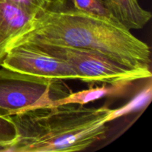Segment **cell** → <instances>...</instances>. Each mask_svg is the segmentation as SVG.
Listing matches in <instances>:
<instances>
[{"label": "cell", "instance_id": "7", "mask_svg": "<svg viewBox=\"0 0 152 152\" xmlns=\"http://www.w3.org/2000/svg\"><path fill=\"white\" fill-rule=\"evenodd\" d=\"M116 19L129 30L143 28L151 19V12L142 8L138 0H103Z\"/></svg>", "mask_w": 152, "mask_h": 152}, {"label": "cell", "instance_id": "5", "mask_svg": "<svg viewBox=\"0 0 152 152\" xmlns=\"http://www.w3.org/2000/svg\"><path fill=\"white\" fill-rule=\"evenodd\" d=\"M1 67L42 78L79 80L77 73L64 61L31 44L19 45L10 48Z\"/></svg>", "mask_w": 152, "mask_h": 152}, {"label": "cell", "instance_id": "8", "mask_svg": "<svg viewBox=\"0 0 152 152\" xmlns=\"http://www.w3.org/2000/svg\"><path fill=\"white\" fill-rule=\"evenodd\" d=\"M134 83H122L118 84H103L102 87L91 88L80 91L55 99L49 105H65V104H79L86 105L105 97L119 96L127 94Z\"/></svg>", "mask_w": 152, "mask_h": 152}, {"label": "cell", "instance_id": "1", "mask_svg": "<svg viewBox=\"0 0 152 152\" xmlns=\"http://www.w3.org/2000/svg\"><path fill=\"white\" fill-rule=\"evenodd\" d=\"M25 43L86 49L102 53L130 69L151 70V50L119 22L74 8L45 9L12 40L10 48Z\"/></svg>", "mask_w": 152, "mask_h": 152}, {"label": "cell", "instance_id": "10", "mask_svg": "<svg viewBox=\"0 0 152 152\" xmlns=\"http://www.w3.org/2000/svg\"><path fill=\"white\" fill-rule=\"evenodd\" d=\"M16 137V128L10 117H0V145L7 148L6 152L15 142Z\"/></svg>", "mask_w": 152, "mask_h": 152}, {"label": "cell", "instance_id": "12", "mask_svg": "<svg viewBox=\"0 0 152 152\" xmlns=\"http://www.w3.org/2000/svg\"><path fill=\"white\" fill-rule=\"evenodd\" d=\"M68 0H48L50 8L49 9H60L65 7Z\"/></svg>", "mask_w": 152, "mask_h": 152}, {"label": "cell", "instance_id": "9", "mask_svg": "<svg viewBox=\"0 0 152 152\" xmlns=\"http://www.w3.org/2000/svg\"><path fill=\"white\" fill-rule=\"evenodd\" d=\"M74 8L84 13L110 20L118 21L114 18L103 0H71Z\"/></svg>", "mask_w": 152, "mask_h": 152}, {"label": "cell", "instance_id": "13", "mask_svg": "<svg viewBox=\"0 0 152 152\" xmlns=\"http://www.w3.org/2000/svg\"><path fill=\"white\" fill-rule=\"evenodd\" d=\"M6 149L7 148L5 146L0 145V152H6Z\"/></svg>", "mask_w": 152, "mask_h": 152}, {"label": "cell", "instance_id": "11", "mask_svg": "<svg viewBox=\"0 0 152 152\" xmlns=\"http://www.w3.org/2000/svg\"><path fill=\"white\" fill-rule=\"evenodd\" d=\"M14 4L23 7L27 10H31L34 13H38L39 12L49 9L48 0H6Z\"/></svg>", "mask_w": 152, "mask_h": 152}, {"label": "cell", "instance_id": "2", "mask_svg": "<svg viewBox=\"0 0 152 152\" xmlns=\"http://www.w3.org/2000/svg\"><path fill=\"white\" fill-rule=\"evenodd\" d=\"M114 109L79 104L48 105L26 110L10 118L17 137L7 152H71L102 140L114 120Z\"/></svg>", "mask_w": 152, "mask_h": 152}, {"label": "cell", "instance_id": "4", "mask_svg": "<svg viewBox=\"0 0 152 152\" xmlns=\"http://www.w3.org/2000/svg\"><path fill=\"white\" fill-rule=\"evenodd\" d=\"M62 81L2 68L0 69V117H11L63 97L65 88Z\"/></svg>", "mask_w": 152, "mask_h": 152}, {"label": "cell", "instance_id": "3", "mask_svg": "<svg viewBox=\"0 0 152 152\" xmlns=\"http://www.w3.org/2000/svg\"><path fill=\"white\" fill-rule=\"evenodd\" d=\"M31 45L64 61L77 73L79 80L85 83L118 84L151 78V70L130 69L93 50L54 45Z\"/></svg>", "mask_w": 152, "mask_h": 152}, {"label": "cell", "instance_id": "6", "mask_svg": "<svg viewBox=\"0 0 152 152\" xmlns=\"http://www.w3.org/2000/svg\"><path fill=\"white\" fill-rule=\"evenodd\" d=\"M37 13L6 0H0V66L10 42L23 33Z\"/></svg>", "mask_w": 152, "mask_h": 152}]
</instances>
